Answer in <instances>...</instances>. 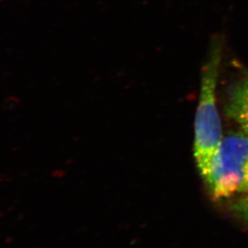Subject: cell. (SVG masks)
Listing matches in <instances>:
<instances>
[{"label": "cell", "instance_id": "3", "mask_svg": "<svg viewBox=\"0 0 248 248\" xmlns=\"http://www.w3.org/2000/svg\"><path fill=\"white\" fill-rule=\"evenodd\" d=\"M226 112L248 133V78L232 87L227 98Z\"/></svg>", "mask_w": 248, "mask_h": 248}, {"label": "cell", "instance_id": "1", "mask_svg": "<svg viewBox=\"0 0 248 248\" xmlns=\"http://www.w3.org/2000/svg\"><path fill=\"white\" fill-rule=\"evenodd\" d=\"M221 55L220 41L214 40L203 64L194 129V157L203 180L207 177L213 158L222 140L221 120L216 103Z\"/></svg>", "mask_w": 248, "mask_h": 248}, {"label": "cell", "instance_id": "4", "mask_svg": "<svg viewBox=\"0 0 248 248\" xmlns=\"http://www.w3.org/2000/svg\"><path fill=\"white\" fill-rule=\"evenodd\" d=\"M237 209L248 220V193L242 196L237 204Z\"/></svg>", "mask_w": 248, "mask_h": 248}, {"label": "cell", "instance_id": "2", "mask_svg": "<svg viewBox=\"0 0 248 248\" xmlns=\"http://www.w3.org/2000/svg\"><path fill=\"white\" fill-rule=\"evenodd\" d=\"M204 182L217 200L248 193V133L222 138Z\"/></svg>", "mask_w": 248, "mask_h": 248}]
</instances>
